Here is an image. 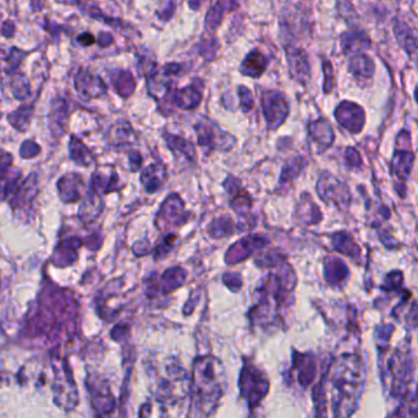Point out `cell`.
<instances>
[{"label":"cell","instance_id":"obj_21","mask_svg":"<svg viewBox=\"0 0 418 418\" xmlns=\"http://www.w3.org/2000/svg\"><path fill=\"white\" fill-rule=\"evenodd\" d=\"M395 39L399 43L400 48L411 55L418 50V36L414 29L410 27L403 20H396L393 26Z\"/></svg>","mask_w":418,"mask_h":418},{"label":"cell","instance_id":"obj_24","mask_svg":"<svg viewBox=\"0 0 418 418\" xmlns=\"http://www.w3.org/2000/svg\"><path fill=\"white\" fill-rule=\"evenodd\" d=\"M136 142V134L127 121H119L109 131V144L116 148L127 147Z\"/></svg>","mask_w":418,"mask_h":418},{"label":"cell","instance_id":"obj_14","mask_svg":"<svg viewBox=\"0 0 418 418\" xmlns=\"http://www.w3.org/2000/svg\"><path fill=\"white\" fill-rule=\"evenodd\" d=\"M202 96L203 82L201 80H195L191 85L183 87L174 93L173 103L183 111H193L200 106Z\"/></svg>","mask_w":418,"mask_h":418},{"label":"cell","instance_id":"obj_19","mask_svg":"<svg viewBox=\"0 0 418 418\" xmlns=\"http://www.w3.org/2000/svg\"><path fill=\"white\" fill-rule=\"evenodd\" d=\"M350 277V270L344 260L337 257L324 260V278L330 286H342Z\"/></svg>","mask_w":418,"mask_h":418},{"label":"cell","instance_id":"obj_31","mask_svg":"<svg viewBox=\"0 0 418 418\" xmlns=\"http://www.w3.org/2000/svg\"><path fill=\"white\" fill-rule=\"evenodd\" d=\"M234 3L235 0H218L208 11L207 18H206V29L216 31L225 11L230 10Z\"/></svg>","mask_w":418,"mask_h":418},{"label":"cell","instance_id":"obj_1","mask_svg":"<svg viewBox=\"0 0 418 418\" xmlns=\"http://www.w3.org/2000/svg\"><path fill=\"white\" fill-rule=\"evenodd\" d=\"M223 370L213 356H201L193 363V405L200 414L208 416L216 409L223 393Z\"/></svg>","mask_w":418,"mask_h":418},{"label":"cell","instance_id":"obj_6","mask_svg":"<svg viewBox=\"0 0 418 418\" xmlns=\"http://www.w3.org/2000/svg\"><path fill=\"white\" fill-rule=\"evenodd\" d=\"M262 111L270 130H275L283 125L290 113L286 96L279 91H265L262 95Z\"/></svg>","mask_w":418,"mask_h":418},{"label":"cell","instance_id":"obj_22","mask_svg":"<svg viewBox=\"0 0 418 418\" xmlns=\"http://www.w3.org/2000/svg\"><path fill=\"white\" fill-rule=\"evenodd\" d=\"M296 216H298V221H301L305 225L318 224L323 218L317 204L313 202L312 197L307 193H303L300 198L296 207Z\"/></svg>","mask_w":418,"mask_h":418},{"label":"cell","instance_id":"obj_35","mask_svg":"<svg viewBox=\"0 0 418 418\" xmlns=\"http://www.w3.org/2000/svg\"><path fill=\"white\" fill-rule=\"evenodd\" d=\"M70 151H71V157L76 163L81 165H90L93 162V157L87 149L86 146L82 144L80 139L76 137H72L71 144H70Z\"/></svg>","mask_w":418,"mask_h":418},{"label":"cell","instance_id":"obj_38","mask_svg":"<svg viewBox=\"0 0 418 418\" xmlns=\"http://www.w3.org/2000/svg\"><path fill=\"white\" fill-rule=\"evenodd\" d=\"M323 74H324L323 91H324V93H330L335 87V76H334L333 64L327 59L323 60Z\"/></svg>","mask_w":418,"mask_h":418},{"label":"cell","instance_id":"obj_26","mask_svg":"<svg viewBox=\"0 0 418 418\" xmlns=\"http://www.w3.org/2000/svg\"><path fill=\"white\" fill-rule=\"evenodd\" d=\"M164 139L175 155H180L181 158H185L191 163H193L197 158L195 146L188 139H183L180 136L173 135V134H165Z\"/></svg>","mask_w":418,"mask_h":418},{"label":"cell","instance_id":"obj_5","mask_svg":"<svg viewBox=\"0 0 418 418\" xmlns=\"http://www.w3.org/2000/svg\"><path fill=\"white\" fill-rule=\"evenodd\" d=\"M190 218V213L185 209V203L178 193L169 195L167 200L159 208L158 214L155 216V225L158 230H165L169 228L183 226Z\"/></svg>","mask_w":418,"mask_h":418},{"label":"cell","instance_id":"obj_18","mask_svg":"<svg viewBox=\"0 0 418 418\" xmlns=\"http://www.w3.org/2000/svg\"><path fill=\"white\" fill-rule=\"evenodd\" d=\"M349 72L358 81H370L375 76V60L368 54H355L349 62Z\"/></svg>","mask_w":418,"mask_h":418},{"label":"cell","instance_id":"obj_9","mask_svg":"<svg viewBox=\"0 0 418 418\" xmlns=\"http://www.w3.org/2000/svg\"><path fill=\"white\" fill-rule=\"evenodd\" d=\"M268 244L270 240L265 236H246L244 239L236 241L235 244L228 250L225 255L226 265H234L236 263H240L251 256L255 255L257 251L263 249Z\"/></svg>","mask_w":418,"mask_h":418},{"label":"cell","instance_id":"obj_12","mask_svg":"<svg viewBox=\"0 0 418 418\" xmlns=\"http://www.w3.org/2000/svg\"><path fill=\"white\" fill-rule=\"evenodd\" d=\"M185 280H186V272L180 267H174V268L165 270L163 274L159 277V279H151L146 288H147V293H152V295L153 293L167 295L180 286H183Z\"/></svg>","mask_w":418,"mask_h":418},{"label":"cell","instance_id":"obj_32","mask_svg":"<svg viewBox=\"0 0 418 418\" xmlns=\"http://www.w3.org/2000/svg\"><path fill=\"white\" fill-rule=\"evenodd\" d=\"M208 232L214 239H221L226 236H231L235 232V224L231 216H221L211 221L208 228Z\"/></svg>","mask_w":418,"mask_h":418},{"label":"cell","instance_id":"obj_13","mask_svg":"<svg viewBox=\"0 0 418 418\" xmlns=\"http://www.w3.org/2000/svg\"><path fill=\"white\" fill-rule=\"evenodd\" d=\"M288 70L293 80L306 85L311 77V64L308 59V54L302 48H286Z\"/></svg>","mask_w":418,"mask_h":418},{"label":"cell","instance_id":"obj_30","mask_svg":"<svg viewBox=\"0 0 418 418\" xmlns=\"http://www.w3.org/2000/svg\"><path fill=\"white\" fill-rule=\"evenodd\" d=\"M305 165H306V162L301 157H293V158L288 159V163L284 165L283 172L279 179V188L281 190L288 188V185L293 183V179L298 178V175L301 174Z\"/></svg>","mask_w":418,"mask_h":418},{"label":"cell","instance_id":"obj_4","mask_svg":"<svg viewBox=\"0 0 418 418\" xmlns=\"http://www.w3.org/2000/svg\"><path fill=\"white\" fill-rule=\"evenodd\" d=\"M317 193L319 197L328 204H333L339 209L347 211L351 203L349 188L342 180L332 174H323L317 183Z\"/></svg>","mask_w":418,"mask_h":418},{"label":"cell","instance_id":"obj_43","mask_svg":"<svg viewBox=\"0 0 418 418\" xmlns=\"http://www.w3.org/2000/svg\"><path fill=\"white\" fill-rule=\"evenodd\" d=\"M132 251L136 256H146L151 253L152 246L147 239H144V240L135 242V245L132 246Z\"/></svg>","mask_w":418,"mask_h":418},{"label":"cell","instance_id":"obj_17","mask_svg":"<svg viewBox=\"0 0 418 418\" xmlns=\"http://www.w3.org/2000/svg\"><path fill=\"white\" fill-rule=\"evenodd\" d=\"M308 134L313 139V142L317 144L319 153H322L326 149L329 148L335 139L333 126L326 119H319V120L311 123L308 125Z\"/></svg>","mask_w":418,"mask_h":418},{"label":"cell","instance_id":"obj_48","mask_svg":"<svg viewBox=\"0 0 418 418\" xmlns=\"http://www.w3.org/2000/svg\"><path fill=\"white\" fill-rule=\"evenodd\" d=\"M414 99H416V102L418 103V83L416 88H414Z\"/></svg>","mask_w":418,"mask_h":418},{"label":"cell","instance_id":"obj_47","mask_svg":"<svg viewBox=\"0 0 418 418\" xmlns=\"http://www.w3.org/2000/svg\"><path fill=\"white\" fill-rule=\"evenodd\" d=\"M206 0H188V5L193 10H198Z\"/></svg>","mask_w":418,"mask_h":418},{"label":"cell","instance_id":"obj_27","mask_svg":"<svg viewBox=\"0 0 418 418\" xmlns=\"http://www.w3.org/2000/svg\"><path fill=\"white\" fill-rule=\"evenodd\" d=\"M111 81L116 91L124 98H129L135 92V78L127 70H114L111 72Z\"/></svg>","mask_w":418,"mask_h":418},{"label":"cell","instance_id":"obj_40","mask_svg":"<svg viewBox=\"0 0 418 418\" xmlns=\"http://www.w3.org/2000/svg\"><path fill=\"white\" fill-rule=\"evenodd\" d=\"M403 280H404L403 273L399 270H395V272H391L390 274L386 275L382 288L386 290V291L395 290V288H400V285L403 284Z\"/></svg>","mask_w":418,"mask_h":418},{"label":"cell","instance_id":"obj_46","mask_svg":"<svg viewBox=\"0 0 418 418\" xmlns=\"http://www.w3.org/2000/svg\"><path fill=\"white\" fill-rule=\"evenodd\" d=\"M78 42H80L82 46L88 47V46L95 43V37H93L91 34H83L78 37Z\"/></svg>","mask_w":418,"mask_h":418},{"label":"cell","instance_id":"obj_28","mask_svg":"<svg viewBox=\"0 0 418 418\" xmlns=\"http://www.w3.org/2000/svg\"><path fill=\"white\" fill-rule=\"evenodd\" d=\"M332 244L334 250L340 252L342 255L347 256L351 258H358L361 256V249L358 245L349 234L344 231L333 235Z\"/></svg>","mask_w":418,"mask_h":418},{"label":"cell","instance_id":"obj_34","mask_svg":"<svg viewBox=\"0 0 418 418\" xmlns=\"http://www.w3.org/2000/svg\"><path fill=\"white\" fill-rule=\"evenodd\" d=\"M119 183V176L116 173L111 176H106L104 174L97 173L93 175L92 179V188L95 193L101 195V193H109L111 191H116Z\"/></svg>","mask_w":418,"mask_h":418},{"label":"cell","instance_id":"obj_10","mask_svg":"<svg viewBox=\"0 0 418 418\" xmlns=\"http://www.w3.org/2000/svg\"><path fill=\"white\" fill-rule=\"evenodd\" d=\"M334 116H335L337 123L352 134H358L365 126V111L360 104H357L355 102H342L337 106Z\"/></svg>","mask_w":418,"mask_h":418},{"label":"cell","instance_id":"obj_33","mask_svg":"<svg viewBox=\"0 0 418 418\" xmlns=\"http://www.w3.org/2000/svg\"><path fill=\"white\" fill-rule=\"evenodd\" d=\"M60 183H64V188H68V190H65V195H64V198H67L65 201L75 202L81 197L82 190H83V181H82L81 176H78L76 174H70L62 179Z\"/></svg>","mask_w":418,"mask_h":418},{"label":"cell","instance_id":"obj_8","mask_svg":"<svg viewBox=\"0 0 418 418\" xmlns=\"http://www.w3.org/2000/svg\"><path fill=\"white\" fill-rule=\"evenodd\" d=\"M224 188H225L226 193H229V196H230V202H229L230 207L235 211L237 216H240V224L246 221H247V228H250L249 218H250L251 209H252V198H251L250 193L241 188L237 179L231 175L228 176L224 181Z\"/></svg>","mask_w":418,"mask_h":418},{"label":"cell","instance_id":"obj_7","mask_svg":"<svg viewBox=\"0 0 418 418\" xmlns=\"http://www.w3.org/2000/svg\"><path fill=\"white\" fill-rule=\"evenodd\" d=\"M241 394L255 407L265 398L270 383L253 365H247L241 373Z\"/></svg>","mask_w":418,"mask_h":418},{"label":"cell","instance_id":"obj_3","mask_svg":"<svg viewBox=\"0 0 418 418\" xmlns=\"http://www.w3.org/2000/svg\"><path fill=\"white\" fill-rule=\"evenodd\" d=\"M195 130L197 135L198 144L209 151H229L236 144L234 136L221 130V126L206 116L195 124Z\"/></svg>","mask_w":418,"mask_h":418},{"label":"cell","instance_id":"obj_29","mask_svg":"<svg viewBox=\"0 0 418 418\" xmlns=\"http://www.w3.org/2000/svg\"><path fill=\"white\" fill-rule=\"evenodd\" d=\"M102 211H103V201L101 196L95 191H91L87 195L86 200L81 206L80 216L82 221L91 223L101 216Z\"/></svg>","mask_w":418,"mask_h":418},{"label":"cell","instance_id":"obj_37","mask_svg":"<svg viewBox=\"0 0 418 418\" xmlns=\"http://www.w3.org/2000/svg\"><path fill=\"white\" fill-rule=\"evenodd\" d=\"M176 240H178V236L175 234H168L163 237V240L160 241L154 249V260H164L169 255V252L173 250Z\"/></svg>","mask_w":418,"mask_h":418},{"label":"cell","instance_id":"obj_20","mask_svg":"<svg viewBox=\"0 0 418 418\" xmlns=\"http://www.w3.org/2000/svg\"><path fill=\"white\" fill-rule=\"evenodd\" d=\"M268 68V58L258 49L251 50L240 65V72L245 76L258 78Z\"/></svg>","mask_w":418,"mask_h":418},{"label":"cell","instance_id":"obj_36","mask_svg":"<svg viewBox=\"0 0 418 418\" xmlns=\"http://www.w3.org/2000/svg\"><path fill=\"white\" fill-rule=\"evenodd\" d=\"M139 418H168V412L162 401L151 400L141 407Z\"/></svg>","mask_w":418,"mask_h":418},{"label":"cell","instance_id":"obj_23","mask_svg":"<svg viewBox=\"0 0 418 418\" xmlns=\"http://www.w3.org/2000/svg\"><path fill=\"white\" fill-rule=\"evenodd\" d=\"M414 160V154L409 149H396L391 162V170L398 181L405 183L409 179Z\"/></svg>","mask_w":418,"mask_h":418},{"label":"cell","instance_id":"obj_44","mask_svg":"<svg viewBox=\"0 0 418 418\" xmlns=\"http://www.w3.org/2000/svg\"><path fill=\"white\" fill-rule=\"evenodd\" d=\"M129 160H130L131 172H137L141 165H142V155L137 151H131L129 153Z\"/></svg>","mask_w":418,"mask_h":418},{"label":"cell","instance_id":"obj_25","mask_svg":"<svg viewBox=\"0 0 418 418\" xmlns=\"http://www.w3.org/2000/svg\"><path fill=\"white\" fill-rule=\"evenodd\" d=\"M77 88L83 96L88 98L101 97L106 92V86L99 77L93 76L91 74L83 72L77 78Z\"/></svg>","mask_w":418,"mask_h":418},{"label":"cell","instance_id":"obj_15","mask_svg":"<svg viewBox=\"0 0 418 418\" xmlns=\"http://www.w3.org/2000/svg\"><path fill=\"white\" fill-rule=\"evenodd\" d=\"M340 46L342 52L345 55H355V54L365 53L372 47V39L365 31L362 29H352L347 31L340 36Z\"/></svg>","mask_w":418,"mask_h":418},{"label":"cell","instance_id":"obj_39","mask_svg":"<svg viewBox=\"0 0 418 418\" xmlns=\"http://www.w3.org/2000/svg\"><path fill=\"white\" fill-rule=\"evenodd\" d=\"M237 93H239V98H240V106L242 111L249 113V111H252L253 106H255V98H253L252 92L247 87L240 86L237 90Z\"/></svg>","mask_w":418,"mask_h":418},{"label":"cell","instance_id":"obj_11","mask_svg":"<svg viewBox=\"0 0 418 418\" xmlns=\"http://www.w3.org/2000/svg\"><path fill=\"white\" fill-rule=\"evenodd\" d=\"M180 71V65L172 64L164 68H151L147 76L148 91L155 99H163L172 88V76Z\"/></svg>","mask_w":418,"mask_h":418},{"label":"cell","instance_id":"obj_41","mask_svg":"<svg viewBox=\"0 0 418 418\" xmlns=\"http://www.w3.org/2000/svg\"><path fill=\"white\" fill-rule=\"evenodd\" d=\"M223 283L234 293H237L242 288V278L239 273H225L223 275Z\"/></svg>","mask_w":418,"mask_h":418},{"label":"cell","instance_id":"obj_45","mask_svg":"<svg viewBox=\"0 0 418 418\" xmlns=\"http://www.w3.org/2000/svg\"><path fill=\"white\" fill-rule=\"evenodd\" d=\"M380 240H382V242H383L386 247H389V249H393L395 246L399 245V244L394 240V237L390 236L389 234L385 232V231H382V232H380Z\"/></svg>","mask_w":418,"mask_h":418},{"label":"cell","instance_id":"obj_42","mask_svg":"<svg viewBox=\"0 0 418 418\" xmlns=\"http://www.w3.org/2000/svg\"><path fill=\"white\" fill-rule=\"evenodd\" d=\"M345 159H347V164L350 168H358L361 164H362L360 153L355 148L347 149Z\"/></svg>","mask_w":418,"mask_h":418},{"label":"cell","instance_id":"obj_2","mask_svg":"<svg viewBox=\"0 0 418 418\" xmlns=\"http://www.w3.org/2000/svg\"><path fill=\"white\" fill-rule=\"evenodd\" d=\"M191 386L186 370L176 361H170L159 380L158 400L162 403H176L188 395Z\"/></svg>","mask_w":418,"mask_h":418},{"label":"cell","instance_id":"obj_16","mask_svg":"<svg viewBox=\"0 0 418 418\" xmlns=\"http://www.w3.org/2000/svg\"><path fill=\"white\" fill-rule=\"evenodd\" d=\"M168 179L167 168L162 163L151 164L141 173V183L147 193H158Z\"/></svg>","mask_w":418,"mask_h":418}]
</instances>
